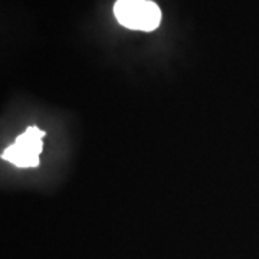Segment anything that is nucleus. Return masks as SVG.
I'll return each mask as SVG.
<instances>
[{
    "label": "nucleus",
    "instance_id": "nucleus-2",
    "mask_svg": "<svg viewBox=\"0 0 259 259\" xmlns=\"http://www.w3.org/2000/svg\"><path fill=\"white\" fill-rule=\"evenodd\" d=\"M45 133L37 127H29L20 134L15 144L8 147L2 157L18 167H36L39 164V156L42 151V139Z\"/></svg>",
    "mask_w": 259,
    "mask_h": 259
},
{
    "label": "nucleus",
    "instance_id": "nucleus-1",
    "mask_svg": "<svg viewBox=\"0 0 259 259\" xmlns=\"http://www.w3.org/2000/svg\"><path fill=\"white\" fill-rule=\"evenodd\" d=\"M114 15L122 26L151 32L161 22V10L151 0H117Z\"/></svg>",
    "mask_w": 259,
    "mask_h": 259
}]
</instances>
